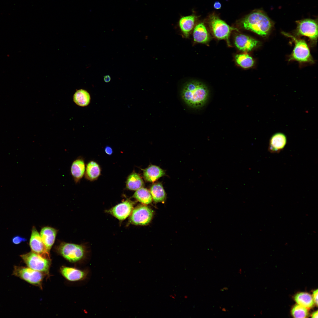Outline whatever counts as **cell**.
<instances>
[{
  "instance_id": "cell-21",
  "label": "cell",
  "mask_w": 318,
  "mask_h": 318,
  "mask_svg": "<svg viewBox=\"0 0 318 318\" xmlns=\"http://www.w3.org/2000/svg\"><path fill=\"white\" fill-rule=\"evenodd\" d=\"M143 184V181L141 177L135 173H133L129 175L126 182L127 188L133 191H136L142 188Z\"/></svg>"
},
{
  "instance_id": "cell-12",
  "label": "cell",
  "mask_w": 318,
  "mask_h": 318,
  "mask_svg": "<svg viewBox=\"0 0 318 318\" xmlns=\"http://www.w3.org/2000/svg\"><path fill=\"white\" fill-rule=\"evenodd\" d=\"M60 271L66 279L72 281L83 280L86 278L88 274L87 270H82L64 266L60 268Z\"/></svg>"
},
{
  "instance_id": "cell-10",
  "label": "cell",
  "mask_w": 318,
  "mask_h": 318,
  "mask_svg": "<svg viewBox=\"0 0 318 318\" xmlns=\"http://www.w3.org/2000/svg\"><path fill=\"white\" fill-rule=\"evenodd\" d=\"M133 208V202L127 200L106 211V212L118 220L122 221L130 215Z\"/></svg>"
},
{
  "instance_id": "cell-6",
  "label": "cell",
  "mask_w": 318,
  "mask_h": 318,
  "mask_svg": "<svg viewBox=\"0 0 318 318\" xmlns=\"http://www.w3.org/2000/svg\"><path fill=\"white\" fill-rule=\"evenodd\" d=\"M12 275L32 285L42 288L45 274L28 267L14 266Z\"/></svg>"
},
{
  "instance_id": "cell-31",
  "label": "cell",
  "mask_w": 318,
  "mask_h": 318,
  "mask_svg": "<svg viewBox=\"0 0 318 318\" xmlns=\"http://www.w3.org/2000/svg\"><path fill=\"white\" fill-rule=\"evenodd\" d=\"M213 6L216 9H220L221 7V4L219 2L216 1L214 3Z\"/></svg>"
},
{
  "instance_id": "cell-30",
  "label": "cell",
  "mask_w": 318,
  "mask_h": 318,
  "mask_svg": "<svg viewBox=\"0 0 318 318\" xmlns=\"http://www.w3.org/2000/svg\"><path fill=\"white\" fill-rule=\"evenodd\" d=\"M105 151L106 154H107L110 155L112 153L113 151L112 148L109 146H106L105 148Z\"/></svg>"
},
{
  "instance_id": "cell-14",
  "label": "cell",
  "mask_w": 318,
  "mask_h": 318,
  "mask_svg": "<svg viewBox=\"0 0 318 318\" xmlns=\"http://www.w3.org/2000/svg\"><path fill=\"white\" fill-rule=\"evenodd\" d=\"M258 42L248 36L243 34L237 35L235 37L234 43L236 47L243 51L251 50L256 46Z\"/></svg>"
},
{
  "instance_id": "cell-35",
  "label": "cell",
  "mask_w": 318,
  "mask_h": 318,
  "mask_svg": "<svg viewBox=\"0 0 318 318\" xmlns=\"http://www.w3.org/2000/svg\"><path fill=\"white\" fill-rule=\"evenodd\" d=\"M223 289L224 290H228V288L227 287H225L223 288Z\"/></svg>"
},
{
  "instance_id": "cell-9",
  "label": "cell",
  "mask_w": 318,
  "mask_h": 318,
  "mask_svg": "<svg viewBox=\"0 0 318 318\" xmlns=\"http://www.w3.org/2000/svg\"><path fill=\"white\" fill-rule=\"evenodd\" d=\"M210 25L213 32L219 39L226 40L228 42L231 32L235 29L225 22L215 16H213L210 20Z\"/></svg>"
},
{
  "instance_id": "cell-29",
  "label": "cell",
  "mask_w": 318,
  "mask_h": 318,
  "mask_svg": "<svg viewBox=\"0 0 318 318\" xmlns=\"http://www.w3.org/2000/svg\"><path fill=\"white\" fill-rule=\"evenodd\" d=\"M318 290L317 289L314 291L313 293V299L314 302L316 304L317 306L318 305Z\"/></svg>"
},
{
  "instance_id": "cell-8",
  "label": "cell",
  "mask_w": 318,
  "mask_h": 318,
  "mask_svg": "<svg viewBox=\"0 0 318 318\" xmlns=\"http://www.w3.org/2000/svg\"><path fill=\"white\" fill-rule=\"evenodd\" d=\"M153 211L148 207L144 205L138 206L133 208L129 219L132 224L137 225H146L151 220Z\"/></svg>"
},
{
  "instance_id": "cell-28",
  "label": "cell",
  "mask_w": 318,
  "mask_h": 318,
  "mask_svg": "<svg viewBox=\"0 0 318 318\" xmlns=\"http://www.w3.org/2000/svg\"><path fill=\"white\" fill-rule=\"evenodd\" d=\"M27 239L19 236L17 235L14 236L12 239V242L15 244H18L23 242L25 241Z\"/></svg>"
},
{
  "instance_id": "cell-4",
  "label": "cell",
  "mask_w": 318,
  "mask_h": 318,
  "mask_svg": "<svg viewBox=\"0 0 318 318\" xmlns=\"http://www.w3.org/2000/svg\"><path fill=\"white\" fill-rule=\"evenodd\" d=\"M28 267L48 275L51 264L50 258L43 257L32 251L20 255Z\"/></svg>"
},
{
  "instance_id": "cell-19",
  "label": "cell",
  "mask_w": 318,
  "mask_h": 318,
  "mask_svg": "<svg viewBox=\"0 0 318 318\" xmlns=\"http://www.w3.org/2000/svg\"><path fill=\"white\" fill-rule=\"evenodd\" d=\"M194 41L200 43H205L209 39V35L206 26L202 23L197 25L195 27L193 33Z\"/></svg>"
},
{
  "instance_id": "cell-25",
  "label": "cell",
  "mask_w": 318,
  "mask_h": 318,
  "mask_svg": "<svg viewBox=\"0 0 318 318\" xmlns=\"http://www.w3.org/2000/svg\"><path fill=\"white\" fill-rule=\"evenodd\" d=\"M137 200L144 205L151 203L152 198L150 192L146 188H141L137 190L133 196Z\"/></svg>"
},
{
  "instance_id": "cell-27",
  "label": "cell",
  "mask_w": 318,
  "mask_h": 318,
  "mask_svg": "<svg viewBox=\"0 0 318 318\" xmlns=\"http://www.w3.org/2000/svg\"><path fill=\"white\" fill-rule=\"evenodd\" d=\"M292 316L294 318H306L308 315L307 308L299 304L295 305L291 311Z\"/></svg>"
},
{
  "instance_id": "cell-17",
  "label": "cell",
  "mask_w": 318,
  "mask_h": 318,
  "mask_svg": "<svg viewBox=\"0 0 318 318\" xmlns=\"http://www.w3.org/2000/svg\"><path fill=\"white\" fill-rule=\"evenodd\" d=\"M196 16L193 14L182 16L179 21L180 29L186 37H188L194 25Z\"/></svg>"
},
{
  "instance_id": "cell-33",
  "label": "cell",
  "mask_w": 318,
  "mask_h": 318,
  "mask_svg": "<svg viewBox=\"0 0 318 318\" xmlns=\"http://www.w3.org/2000/svg\"><path fill=\"white\" fill-rule=\"evenodd\" d=\"M318 311H317L314 312L312 314V317L317 318L318 317Z\"/></svg>"
},
{
  "instance_id": "cell-16",
  "label": "cell",
  "mask_w": 318,
  "mask_h": 318,
  "mask_svg": "<svg viewBox=\"0 0 318 318\" xmlns=\"http://www.w3.org/2000/svg\"><path fill=\"white\" fill-rule=\"evenodd\" d=\"M85 168V162L82 158H77L73 161L71 166L70 172L75 183H78L83 177Z\"/></svg>"
},
{
  "instance_id": "cell-22",
  "label": "cell",
  "mask_w": 318,
  "mask_h": 318,
  "mask_svg": "<svg viewBox=\"0 0 318 318\" xmlns=\"http://www.w3.org/2000/svg\"><path fill=\"white\" fill-rule=\"evenodd\" d=\"M150 192L152 199L156 202L163 201L166 198V193L162 184L156 183L151 187Z\"/></svg>"
},
{
  "instance_id": "cell-1",
  "label": "cell",
  "mask_w": 318,
  "mask_h": 318,
  "mask_svg": "<svg viewBox=\"0 0 318 318\" xmlns=\"http://www.w3.org/2000/svg\"><path fill=\"white\" fill-rule=\"evenodd\" d=\"M180 95L182 100L188 106L197 109L203 107L206 103L209 96V91L202 83L191 81L185 84Z\"/></svg>"
},
{
  "instance_id": "cell-7",
  "label": "cell",
  "mask_w": 318,
  "mask_h": 318,
  "mask_svg": "<svg viewBox=\"0 0 318 318\" xmlns=\"http://www.w3.org/2000/svg\"><path fill=\"white\" fill-rule=\"evenodd\" d=\"M297 27L295 31L298 36H305L311 40L316 41L318 37L317 22L315 19H306L296 21Z\"/></svg>"
},
{
  "instance_id": "cell-15",
  "label": "cell",
  "mask_w": 318,
  "mask_h": 318,
  "mask_svg": "<svg viewBox=\"0 0 318 318\" xmlns=\"http://www.w3.org/2000/svg\"><path fill=\"white\" fill-rule=\"evenodd\" d=\"M286 142V138L284 134L281 132L276 133L271 138L269 150L271 153H278L284 148Z\"/></svg>"
},
{
  "instance_id": "cell-18",
  "label": "cell",
  "mask_w": 318,
  "mask_h": 318,
  "mask_svg": "<svg viewBox=\"0 0 318 318\" xmlns=\"http://www.w3.org/2000/svg\"><path fill=\"white\" fill-rule=\"evenodd\" d=\"M164 174L165 172L163 170L155 165H150L143 170L145 179L151 182L156 181Z\"/></svg>"
},
{
  "instance_id": "cell-32",
  "label": "cell",
  "mask_w": 318,
  "mask_h": 318,
  "mask_svg": "<svg viewBox=\"0 0 318 318\" xmlns=\"http://www.w3.org/2000/svg\"><path fill=\"white\" fill-rule=\"evenodd\" d=\"M104 80L106 82H108L111 80V77L109 75H106L104 76Z\"/></svg>"
},
{
  "instance_id": "cell-26",
  "label": "cell",
  "mask_w": 318,
  "mask_h": 318,
  "mask_svg": "<svg viewBox=\"0 0 318 318\" xmlns=\"http://www.w3.org/2000/svg\"><path fill=\"white\" fill-rule=\"evenodd\" d=\"M235 59L237 63L244 68L251 67L254 64L253 59L247 54H237L235 56Z\"/></svg>"
},
{
  "instance_id": "cell-2",
  "label": "cell",
  "mask_w": 318,
  "mask_h": 318,
  "mask_svg": "<svg viewBox=\"0 0 318 318\" xmlns=\"http://www.w3.org/2000/svg\"><path fill=\"white\" fill-rule=\"evenodd\" d=\"M241 23L245 29L263 36L269 34L273 25L271 19L261 10L251 12L243 19Z\"/></svg>"
},
{
  "instance_id": "cell-5",
  "label": "cell",
  "mask_w": 318,
  "mask_h": 318,
  "mask_svg": "<svg viewBox=\"0 0 318 318\" xmlns=\"http://www.w3.org/2000/svg\"><path fill=\"white\" fill-rule=\"evenodd\" d=\"M284 35L289 37L294 42L295 46L289 59V61L296 60L301 62H313L309 47L305 41L297 38L293 35L284 32Z\"/></svg>"
},
{
  "instance_id": "cell-13",
  "label": "cell",
  "mask_w": 318,
  "mask_h": 318,
  "mask_svg": "<svg viewBox=\"0 0 318 318\" xmlns=\"http://www.w3.org/2000/svg\"><path fill=\"white\" fill-rule=\"evenodd\" d=\"M57 231L55 228L49 226L44 227L41 230L40 236L47 251L49 253L54 242Z\"/></svg>"
},
{
  "instance_id": "cell-36",
  "label": "cell",
  "mask_w": 318,
  "mask_h": 318,
  "mask_svg": "<svg viewBox=\"0 0 318 318\" xmlns=\"http://www.w3.org/2000/svg\"><path fill=\"white\" fill-rule=\"evenodd\" d=\"M224 290V289H221V291H223Z\"/></svg>"
},
{
  "instance_id": "cell-24",
  "label": "cell",
  "mask_w": 318,
  "mask_h": 318,
  "mask_svg": "<svg viewBox=\"0 0 318 318\" xmlns=\"http://www.w3.org/2000/svg\"><path fill=\"white\" fill-rule=\"evenodd\" d=\"M294 300L299 305L307 309L312 307L314 303L312 296L306 292L297 293L294 297Z\"/></svg>"
},
{
  "instance_id": "cell-11",
  "label": "cell",
  "mask_w": 318,
  "mask_h": 318,
  "mask_svg": "<svg viewBox=\"0 0 318 318\" xmlns=\"http://www.w3.org/2000/svg\"><path fill=\"white\" fill-rule=\"evenodd\" d=\"M29 245L32 251L43 257L50 258V254L47 251L40 234L34 226L32 229Z\"/></svg>"
},
{
  "instance_id": "cell-34",
  "label": "cell",
  "mask_w": 318,
  "mask_h": 318,
  "mask_svg": "<svg viewBox=\"0 0 318 318\" xmlns=\"http://www.w3.org/2000/svg\"><path fill=\"white\" fill-rule=\"evenodd\" d=\"M222 310L223 311H226V309L225 308H223Z\"/></svg>"
},
{
  "instance_id": "cell-23",
  "label": "cell",
  "mask_w": 318,
  "mask_h": 318,
  "mask_svg": "<svg viewBox=\"0 0 318 318\" xmlns=\"http://www.w3.org/2000/svg\"><path fill=\"white\" fill-rule=\"evenodd\" d=\"M90 100L89 93L83 89L77 90L73 96L74 102L78 105L82 107L88 105L90 103Z\"/></svg>"
},
{
  "instance_id": "cell-20",
  "label": "cell",
  "mask_w": 318,
  "mask_h": 318,
  "mask_svg": "<svg viewBox=\"0 0 318 318\" xmlns=\"http://www.w3.org/2000/svg\"><path fill=\"white\" fill-rule=\"evenodd\" d=\"M100 173V167L96 162L92 161L87 164L85 173L87 179L90 180H94L99 177Z\"/></svg>"
},
{
  "instance_id": "cell-3",
  "label": "cell",
  "mask_w": 318,
  "mask_h": 318,
  "mask_svg": "<svg viewBox=\"0 0 318 318\" xmlns=\"http://www.w3.org/2000/svg\"><path fill=\"white\" fill-rule=\"evenodd\" d=\"M56 250L64 259L72 263L81 261L86 254V249L83 245L64 242L59 243Z\"/></svg>"
}]
</instances>
